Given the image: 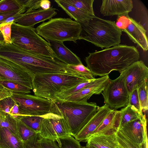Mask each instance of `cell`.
Wrapping results in <instances>:
<instances>
[{
  "label": "cell",
  "instance_id": "52a82bcc",
  "mask_svg": "<svg viewBox=\"0 0 148 148\" xmlns=\"http://www.w3.org/2000/svg\"><path fill=\"white\" fill-rule=\"evenodd\" d=\"M12 43L36 55L55 59L49 43L36 32L34 27L13 23L11 25Z\"/></svg>",
  "mask_w": 148,
  "mask_h": 148
},
{
  "label": "cell",
  "instance_id": "f5cc1de1",
  "mask_svg": "<svg viewBox=\"0 0 148 148\" xmlns=\"http://www.w3.org/2000/svg\"><path fill=\"white\" fill-rule=\"evenodd\" d=\"M0 76H2L1 75H0ZM2 77H3V76H2Z\"/></svg>",
  "mask_w": 148,
  "mask_h": 148
},
{
  "label": "cell",
  "instance_id": "b9f144b4",
  "mask_svg": "<svg viewBox=\"0 0 148 148\" xmlns=\"http://www.w3.org/2000/svg\"><path fill=\"white\" fill-rule=\"evenodd\" d=\"M38 137L39 134H38L23 143L24 148H40L37 143Z\"/></svg>",
  "mask_w": 148,
  "mask_h": 148
},
{
  "label": "cell",
  "instance_id": "d590c367",
  "mask_svg": "<svg viewBox=\"0 0 148 148\" xmlns=\"http://www.w3.org/2000/svg\"><path fill=\"white\" fill-rule=\"evenodd\" d=\"M128 105L132 106L139 112H143L138 96L137 88L133 90L130 93Z\"/></svg>",
  "mask_w": 148,
  "mask_h": 148
},
{
  "label": "cell",
  "instance_id": "8d00e7d4",
  "mask_svg": "<svg viewBox=\"0 0 148 148\" xmlns=\"http://www.w3.org/2000/svg\"><path fill=\"white\" fill-rule=\"evenodd\" d=\"M13 22L0 24V31L4 38V43L11 44V25Z\"/></svg>",
  "mask_w": 148,
  "mask_h": 148
},
{
  "label": "cell",
  "instance_id": "4316f807",
  "mask_svg": "<svg viewBox=\"0 0 148 148\" xmlns=\"http://www.w3.org/2000/svg\"><path fill=\"white\" fill-rule=\"evenodd\" d=\"M76 8L88 13L94 15L93 8L94 0H63Z\"/></svg>",
  "mask_w": 148,
  "mask_h": 148
},
{
  "label": "cell",
  "instance_id": "7a4b0ae2",
  "mask_svg": "<svg viewBox=\"0 0 148 148\" xmlns=\"http://www.w3.org/2000/svg\"><path fill=\"white\" fill-rule=\"evenodd\" d=\"M3 56L22 66L34 76L38 74L60 73L80 76L68 65L56 59L35 54L13 43L6 47Z\"/></svg>",
  "mask_w": 148,
  "mask_h": 148
},
{
  "label": "cell",
  "instance_id": "e575fe53",
  "mask_svg": "<svg viewBox=\"0 0 148 148\" xmlns=\"http://www.w3.org/2000/svg\"><path fill=\"white\" fill-rule=\"evenodd\" d=\"M119 148H140V145L129 140L119 132L116 133Z\"/></svg>",
  "mask_w": 148,
  "mask_h": 148
},
{
  "label": "cell",
  "instance_id": "4fadbf2b",
  "mask_svg": "<svg viewBox=\"0 0 148 148\" xmlns=\"http://www.w3.org/2000/svg\"><path fill=\"white\" fill-rule=\"evenodd\" d=\"M120 73L124 76L129 94L148 79V68L141 60L133 63Z\"/></svg>",
  "mask_w": 148,
  "mask_h": 148
},
{
  "label": "cell",
  "instance_id": "277c9868",
  "mask_svg": "<svg viewBox=\"0 0 148 148\" xmlns=\"http://www.w3.org/2000/svg\"><path fill=\"white\" fill-rule=\"evenodd\" d=\"M80 24L82 30L79 40H86L102 49L114 47L121 42L122 32L115 22L95 15L86 25Z\"/></svg>",
  "mask_w": 148,
  "mask_h": 148
},
{
  "label": "cell",
  "instance_id": "6da1fadb",
  "mask_svg": "<svg viewBox=\"0 0 148 148\" xmlns=\"http://www.w3.org/2000/svg\"><path fill=\"white\" fill-rule=\"evenodd\" d=\"M89 54L85 59L86 67L93 76L102 77L114 71L120 73L140 58L134 46L120 44Z\"/></svg>",
  "mask_w": 148,
  "mask_h": 148
},
{
  "label": "cell",
  "instance_id": "83f0119b",
  "mask_svg": "<svg viewBox=\"0 0 148 148\" xmlns=\"http://www.w3.org/2000/svg\"><path fill=\"white\" fill-rule=\"evenodd\" d=\"M45 116H24L20 120L27 127L38 134L40 131L41 121Z\"/></svg>",
  "mask_w": 148,
  "mask_h": 148
},
{
  "label": "cell",
  "instance_id": "1f68e13d",
  "mask_svg": "<svg viewBox=\"0 0 148 148\" xmlns=\"http://www.w3.org/2000/svg\"><path fill=\"white\" fill-rule=\"evenodd\" d=\"M18 121L9 114L6 113L1 122V127L7 128L14 134L19 137Z\"/></svg>",
  "mask_w": 148,
  "mask_h": 148
},
{
  "label": "cell",
  "instance_id": "8fae6325",
  "mask_svg": "<svg viewBox=\"0 0 148 148\" xmlns=\"http://www.w3.org/2000/svg\"><path fill=\"white\" fill-rule=\"evenodd\" d=\"M122 32H125L134 43L146 51L148 49V41L146 31L143 25L130 17L128 14L118 16L115 23Z\"/></svg>",
  "mask_w": 148,
  "mask_h": 148
},
{
  "label": "cell",
  "instance_id": "816d5d0a",
  "mask_svg": "<svg viewBox=\"0 0 148 148\" xmlns=\"http://www.w3.org/2000/svg\"><path fill=\"white\" fill-rule=\"evenodd\" d=\"M3 44L0 42V47Z\"/></svg>",
  "mask_w": 148,
  "mask_h": 148
},
{
  "label": "cell",
  "instance_id": "681fc988",
  "mask_svg": "<svg viewBox=\"0 0 148 148\" xmlns=\"http://www.w3.org/2000/svg\"><path fill=\"white\" fill-rule=\"evenodd\" d=\"M86 146L88 148H96L95 147H91L90 146Z\"/></svg>",
  "mask_w": 148,
  "mask_h": 148
},
{
  "label": "cell",
  "instance_id": "603a6c76",
  "mask_svg": "<svg viewBox=\"0 0 148 148\" xmlns=\"http://www.w3.org/2000/svg\"><path fill=\"white\" fill-rule=\"evenodd\" d=\"M0 148H24L23 143L7 128L1 127Z\"/></svg>",
  "mask_w": 148,
  "mask_h": 148
},
{
  "label": "cell",
  "instance_id": "c3c4849f",
  "mask_svg": "<svg viewBox=\"0 0 148 148\" xmlns=\"http://www.w3.org/2000/svg\"><path fill=\"white\" fill-rule=\"evenodd\" d=\"M0 42L3 44L4 43V38L2 34L0 31Z\"/></svg>",
  "mask_w": 148,
  "mask_h": 148
},
{
  "label": "cell",
  "instance_id": "d6986e66",
  "mask_svg": "<svg viewBox=\"0 0 148 148\" xmlns=\"http://www.w3.org/2000/svg\"><path fill=\"white\" fill-rule=\"evenodd\" d=\"M55 59L69 65L82 64L80 58L65 46L63 42L47 40Z\"/></svg>",
  "mask_w": 148,
  "mask_h": 148
},
{
  "label": "cell",
  "instance_id": "836d02e7",
  "mask_svg": "<svg viewBox=\"0 0 148 148\" xmlns=\"http://www.w3.org/2000/svg\"><path fill=\"white\" fill-rule=\"evenodd\" d=\"M70 69L76 72L80 76L83 77L87 80H91L95 79L90 71L82 64L77 65H68Z\"/></svg>",
  "mask_w": 148,
  "mask_h": 148
},
{
  "label": "cell",
  "instance_id": "30bf717a",
  "mask_svg": "<svg viewBox=\"0 0 148 148\" xmlns=\"http://www.w3.org/2000/svg\"><path fill=\"white\" fill-rule=\"evenodd\" d=\"M0 74L9 82L33 89L34 76L22 66L0 55Z\"/></svg>",
  "mask_w": 148,
  "mask_h": 148
},
{
  "label": "cell",
  "instance_id": "8992f818",
  "mask_svg": "<svg viewBox=\"0 0 148 148\" xmlns=\"http://www.w3.org/2000/svg\"><path fill=\"white\" fill-rule=\"evenodd\" d=\"M37 33L46 40L76 43L79 39L82 30L81 24L71 18H51L35 28Z\"/></svg>",
  "mask_w": 148,
  "mask_h": 148
},
{
  "label": "cell",
  "instance_id": "484cf974",
  "mask_svg": "<svg viewBox=\"0 0 148 148\" xmlns=\"http://www.w3.org/2000/svg\"><path fill=\"white\" fill-rule=\"evenodd\" d=\"M21 10L26 11V10L22 5L19 0L0 1V14Z\"/></svg>",
  "mask_w": 148,
  "mask_h": 148
},
{
  "label": "cell",
  "instance_id": "f907efd6",
  "mask_svg": "<svg viewBox=\"0 0 148 148\" xmlns=\"http://www.w3.org/2000/svg\"><path fill=\"white\" fill-rule=\"evenodd\" d=\"M82 148H88L86 146H82Z\"/></svg>",
  "mask_w": 148,
  "mask_h": 148
},
{
  "label": "cell",
  "instance_id": "5b68a950",
  "mask_svg": "<svg viewBox=\"0 0 148 148\" xmlns=\"http://www.w3.org/2000/svg\"><path fill=\"white\" fill-rule=\"evenodd\" d=\"M87 80L81 76L63 73L38 74L32 79V90L35 95L54 101L57 94Z\"/></svg>",
  "mask_w": 148,
  "mask_h": 148
},
{
  "label": "cell",
  "instance_id": "ab89813d",
  "mask_svg": "<svg viewBox=\"0 0 148 148\" xmlns=\"http://www.w3.org/2000/svg\"><path fill=\"white\" fill-rule=\"evenodd\" d=\"M37 143L40 148H59L55 140L43 138L39 134Z\"/></svg>",
  "mask_w": 148,
  "mask_h": 148
},
{
  "label": "cell",
  "instance_id": "ba28073f",
  "mask_svg": "<svg viewBox=\"0 0 148 148\" xmlns=\"http://www.w3.org/2000/svg\"><path fill=\"white\" fill-rule=\"evenodd\" d=\"M12 97L18 105L23 116H45L51 112L54 103L50 99L28 94L13 93Z\"/></svg>",
  "mask_w": 148,
  "mask_h": 148
},
{
  "label": "cell",
  "instance_id": "d6a6232c",
  "mask_svg": "<svg viewBox=\"0 0 148 148\" xmlns=\"http://www.w3.org/2000/svg\"><path fill=\"white\" fill-rule=\"evenodd\" d=\"M0 82L13 93L28 94L31 92V90L28 88L14 82L5 81H1Z\"/></svg>",
  "mask_w": 148,
  "mask_h": 148
},
{
  "label": "cell",
  "instance_id": "ac0fdd59",
  "mask_svg": "<svg viewBox=\"0 0 148 148\" xmlns=\"http://www.w3.org/2000/svg\"><path fill=\"white\" fill-rule=\"evenodd\" d=\"M133 8L132 0H103L100 12L104 16L128 14Z\"/></svg>",
  "mask_w": 148,
  "mask_h": 148
},
{
  "label": "cell",
  "instance_id": "3957f363",
  "mask_svg": "<svg viewBox=\"0 0 148 148\" xmlns=\"http://www.w3.org/2000/svg\"><path fill=\"white\" fill-rule=\"evenodd\" d=\"M54 102L51 112L63 118L71 135L73 137L86 125L99 107L94 102Z\"/></svg>",
  "mask_w": 148,
  "mask_h": 148
},
{
  "label": "cell",
  "instance_id": "5bb4252c",
  "mask_svg": "<svg viewBox=\"0 0 148 148\" xmlns=\"http://www.w3.org/2000/svg\"><path fill=\"white\" fill-rule=\"evenodd\" d=\"M147 126L146 116L143 113L139 118L119 128L117 132L130 141L140 145L147 136Z\"/></svg>",
  "mask_w": 148,
  "mask_h": 148
},
{
  "label": "cell",
  "instance_id": "7dc6e473",
  "mask_svg": "<svg viewBox=\"0 0 148 148\" xmlns=\"http://www.w3.org/2000/svg\"><path fill=\"white\" fill-rule=\"evenodd\" d=\"M6 114L0 109V128L1 127V122L5 117Z\"/></svg>",
  "mask_w": 148,
  "mask_h": 148
},
{
  "label": "cell",
  "instance_id": "f35d334b",
  "mask_svg": "<svg viewBox=\"0 0 148 148\" xmlns=\"http://www.w3.org/2000/svg\"><path fill=\"white\" fill-rule=\"evenodd\" d=\"M22 5L26 10H37L40 8V0H19Z\"/></svg>",
  "mask_w": 148,
  "mask_h": 148
},
{
  "label": "cell",
  "instance_id": "7402d4cb",
  "mask_svg": "<svg viewBox=\"0 0 148 148\" xmlns=\"http://www.w3.org/2000/svg\"><path fill=\"white\" fill-rule=\"evenodd\" d=\"M116 133L92 136L87 141L86 146L96 148H119Z\"/></svg>",
  "mask_w": 148,
  "mask_h": 148
},
{
  "label": "cell",
  "instance_id": "2e32d148",
  "mask_svg": "<svg viewBox=\"0 0 148 148\" xmlns=\"http://www.w3.org/2000/svg\"><path fill=\"white\" fill-rule=\"evenodd\" d=\"M56 10L52 7L46 10L41 9L28 10L23 13L21 17L13 23L24 26L34 27L36 24L49 20L55 16L57 14Z\"/></svg>",
  "mask_w": 148,
  "mask_h": 148
},
{
  "label": "cell",
  "instance_id": "44dd1931",
  "mask_svg": "<svg viewBox=\"0 0 148 148\" xmlns=\"http://www.w3.org/2000/svg\"><path fill=\"white\" fill-rule=\"evenodd\" d=\"M54 1L71 18L84 25H86L89 20L95 16L78 9L63 0H56Z\"/></svg>",
  "mask_w": 148,
  "mask_h": 148
},
{
  "label": "cell",
  "instance_id": "db71d44e",
  "mask_svg": "<svg viewBox=\"0 0 148 148\" xmlns=\"http://www.w3.org/2000/svg\"><path fill=\"white\" fill-rule=\"evenodd\" d=\"M1 100V99H0V101Z\"/></svg>",
  "mask_w": 148,
  "mask_h": 148
},
{
  "label": "cell",
  "instance_id": "9c48e42d",
  "mask_svg": "<svg viewBox=\"0 0 148 148\" xmlns=\"http://www.w3.org/2000/svg\"><path fill=\"white\" fill-rule=\"evenodd\" d=\"M114 80L110 79L101 93L105 104L111 109L116 110L128 105L130 94L126 85L123 74Z\"/></svg>",
  "mask_w": 148,
  "mask_h": 148
},
{
  "label": "cell",
  "instance_id": "7bdbcfd3",
  "mask_svg": "<svg viewBox=\"0 0 148 148\" xmlns=\"http://www.w3.org/2000/svg\"><path fill=\"white\" fill-rule=\"evenodd\" d=\"M9 114L17 120H20L23 117L20 113L18 105L16 102L10 110Z\"/></svg>",
  "mask_w": 148,
  "mask_h": 148
},
{
  "label": "cell",
  "instance_id": "9a60e30c",
  "mask_svg": "<svg viewBox=\"0 0 148 148\" xmlns=\"http://www.w3.org/2000/svg\"><path fill=\"white\" fill-rule=\"evenodd\" d=\"M110 79L108 75L96 78L92 84L59 101L77 102H87V100L93 95L101 93L108 83Z\"/></svg>",
  "mask_w": 148,
  "mask_h": 148
},
{
  "label": "cell",
  "instance_id": "ffe728a7",
  "mask_svg": "<svg viewBox=\"0 0 148 148\" xmlns=\"http://www.w3.org/2000/svg\"><path fill=\"white\" fill-rule=\"evenodd\" d=\"M120 119V111L112 110L93 132L91 137L97 135L116 133L119 127Z\"/></svg>",
  "mask_w": 148,
  "mask_h": 148
},
{
  "label": "cell",
  "instance_id": "cb8c5ba5",
  "mask_svg": "<svg viewBox=\"0 0 148 148\" xmlns=\"http://www.w3.org/2000/svg\"><path fill=\"white\" fill-rule=\"evenodd\" d=\"M120 112V119L118 129L126 124L139 118L143 113L139 112L129 105L122 109Z\"/></svg>",
  "mask_w": 148,
  "mask_h": 148
},
{
  "label": "cell",
  "instance_id": "f6af8a7d",
  "mask_svg": "<svg viewBox=\"0 0 148 148\" xmlns=\"http://www.w3.org/2000/svg\"><path fill=\"white\" fill-rule=\"evenodd\" d=\"M40 6V8L46 10L50 8L51 2L48 0H41Z\"/></svg>",
  "mask_w": 148,
  "mask_h": 148
},
{
  "label": "cell",
  "instance_id": "d4e9b609",
  "mask_svg": "<svg viewBox=\"0 0 148 148\" xmlns=\"http://www.w3.org/2000/svg\"><path fill=\"white\" fill-rule=\"evenodd\" d=\"M96 78L87 80L72 87L62 91L55 96L53 101H61L64 98L73 94L92 84L95 82Z\"/></svg>",
  "mask_w": 148,
  "mask_h": 148
},
{
  "label": "cell",
  "instance_id": "f546056e",
  "mask_svg": "<svg viewBox=\"0 0 148 148\" xmlns=\"http://www.w3.org/2000/svg\"><path fill=\"white\" fill-rule=\"evenodd\" d=\"M148 80L137 88L138 96L143 112L148 110Z\"/></svg>",
  "mask_w": 148,
  "mask_h": 148
},
{
  "label": "cell",
  "instance_id": "74e56055",
  "mask_svg": "<svg viewBox=\"0 0 148 148\" xmlns=\"http://www.w3.org/2000/svg\"><path fill=\"white\" fill-rule=\"evenodd\" d=\"M15 103L12 96L5 98L0 101V109L6 113L9 114Z\"/></svg>",
  "mask_w": 148,
  "mask_h": 148
},
{
  "label": "cell",
  "instance_id": "60d3db41",
  "mask_svg": "<svg viewBox=\"0 0 148 148\" xmlns=\"http://www.w3.org/2000/svg\"><path fill=\"white\" fill-rule=\"evenodd\" d=\"M1 81H8L4 77L0 76V82ZM13 95L12 91L4 86L0 82V99L2 100L7 97H11Z\"/></svg>",
  "mask_w": 148,
  "mask_h": 148
},
{
  "label": "cell",
  "instance_id": "7c38bea8",
  "mask_svg": "<svg viewBox=\"0 0 148 148\" xmlns=\"http://www.w3.org/2000/svg\"><path fill=\"white\" fill-rule=\"evenodd\" d=\"M38 134L43 138L53 140L71 135L63 118L52 112L41 121Z\"/></svg>",
  "mask_w": 148,
  "mask_h": 148
},
{
  "label": "cell",
  "instance_id": "ee69618b",
  "mask_svg": "<svg viewBox=\"0 0 148 148\" xmlns=\"http://www.w3.org/2000/svg\"><path fill=\"white\" fill-rule=\"evenodd\" d=\"M25 11L23 10L6 12L0 14V24L9 17L13 16L18 13H23Z\"/></svg>",
  "mask_w": 148,
  "mask_h": 148
},
{
  "label": "cell",
  "instance_id": "f1b7e54d",
  "mask_svg": "<svg viewBox=\"0 0 148 148\" xmlns=\"http://www.w3.org/2000/svg\"><path fill=\"white\" fill-rule=\"evenodd\" d=\"M55 141L59 148H82L80 142L71 135Z\"/></svg>",
  "mask_w": 148,
  "mask_h": 148
},
{
  "label": "cell",
  "instance_id": "bcb514c9",
  "mask_svg": "<svg viewBox=\"0 0 148 148\" xmlns=\"http://www.w3.org/2000/svg\"><path fill=\"white\" fill-rule=\"evenodd\" d=\"M140 148H148V138L147 136L143 143L140 145Z\"/></svg>",
  "mask_w": 148,
  "mask_h": 148
},
{
  "label": "cell",
  "instance_id": "e0dca14e",
  "mask_svg": "<svg viewBox=\"0 0 148 148\" xmlns=\"http://www.w3.org/2000/svg\"><path fill=\"white\" fill-rule=\"evenodd\" d=\"M112 110L105 104L99 107L96 113L86 125L74 137L80 142H86L93 132Z\"/></svg>",
  "mask_w": 148,
  "mask_h": 148
},
{
  "label": "cell",
  "instance_id": "4dcf8cb0",
  "mask_svg": "<svg viewBox=\"0 0 148 148\" xmlns=\"http://www.w3.org/2000/svg\"><path fill=\"white\" fill-rule=\"evenodd\" d=\"M17 124L19 137L23 143L38 134L20 120L18 121Z\"/></svg>",
  "mask_w": 148,
  "mask_h": 148
}]
</instances>
